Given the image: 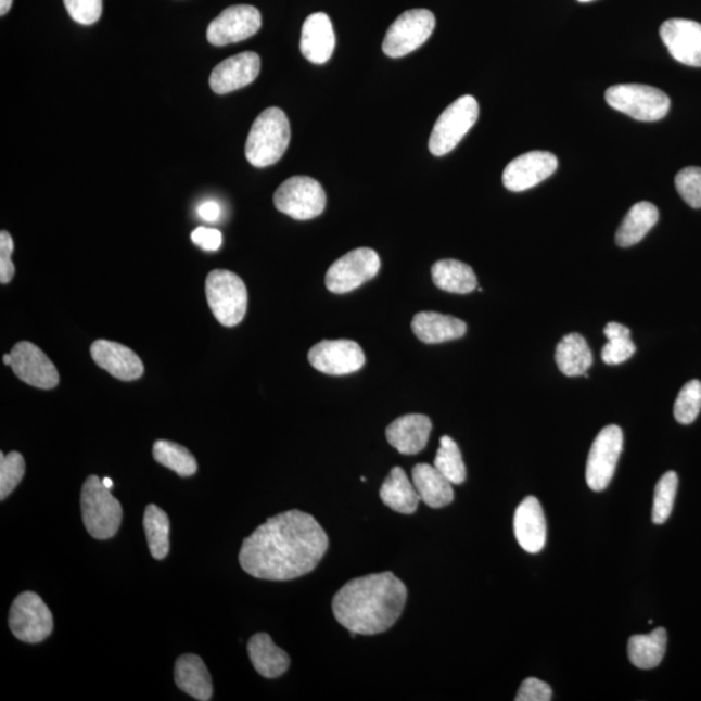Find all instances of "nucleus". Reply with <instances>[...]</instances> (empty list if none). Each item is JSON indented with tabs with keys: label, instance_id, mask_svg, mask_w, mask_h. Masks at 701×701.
<instances>
[{
	"label": "nucleus",
	"instance_id": "f257e3e1",
	"mask_svg": "<svg viewBox=\"0 0 701 701\" xmlns=\"http://www.w3.org/2000/svg\"><path fill=\"white\" fill-rule=\"evenodd\" d=\"M328 548V535L314 515L293 509L243 540L240 564L255 578L291 581L315 571Z\"/></svg>",
	"mask_w": 701,
	"mask_h": 701
},
{
	"label": "nucleus",
	"instance_id": "f03ea898",
	"mask_svg": "<svg viewBox=\"0 0 701 701\" xmlns=\"http://www.w3.org/2000/svg\"><path fill=\"white\" fill-rule=\"evenodd\" d=\"M407 595L406 585L392 572L351 579L335 594L334 616L349 633H385L400 619Z\"/></svg>",
	"mask_w": 701,
	"mask_h": 701
},
{
	"label": "nucleus",
	"instance_id": "7ed1b4c3",
	"mask_svg": "<svg viewBox=\"0 0 701 701\" xmlns=\"http://www.w3.org/2000/svg\"><path fill=\"white\" fill-rule=\"evenodd\" d=\"M290 123L281 109L264 110L251 127L246 157L256 168H266L281 161L290 143Z\"/></svg>",
	"mask_w": 701,
	"mask_h": 701
},
{
	"label": "nucleus",
	"instance_id": "20e7f679",
	"mask_svg": "<svg viewBox=\"0 0 701 701\" xmlns=\"http://www.w3.org/2000/svg\"><path fill=\"white\" fill-rule=\"evenodd\" d=\"M81 512L86 531L92 538L104 540L115 537L123 520V507L103 480L90 475L81 492Z\"/></svg>",
	"mask_w": 701,
	"mask_h": 701
},
{
	"label": "nucleus",
	"instance_id": "39448f33",
	"mask_svg": "<svg viewBox=\"0 0 701 701\" xmlns=\"http://www.w3.org/2000/svg\"><path fill=\"white\" fill-rule=\"evenodd\" d=\"M206 295L216 320L227 328L237 327L247 313L248 294L240 276L215 269L207 276Z\"/></svg>",
	"mask_w": 701,
	"mask_h": 701
},
{
	"label": "nucleus",
	"instance_id": "423d86ee",
	"mask_svg": "<svg viewBox=\"0 0 701 701\" xmlns=\"http://www.w3.org/2000/svg\"><path fill=\"white\" fill-rule=\"evenodd\" d=\"M606 101L613 110L623 112L638 122H659L671 109V99L652 86L627 84L611 86Z\"/></svg>",
	"mask_w": 701,
	"mask_h": 701
},
{
	"label": "nucleus",
	"instance_id": "0eeeda50",
	"mask_svg": "<svg viewBox=\"0 0 701 701\" xmlns=\"http://www.w3.org/2000/svg\"><path fill=\"white\" fill-rule=\"evenodd\" d=\"M480 116L477 99L464 95L442 112L429 140V150L435 156H443L458 145Z\"/></svg>",
	"mask_w": 701,
	"mask_h": 701
},
{
	"label": "nucleus",
	"instance_id": "6e6552de",
	"mask_svg": "<svg viewBox=\"0 0 701 701\" xmlns=\"http://www.w3.org/2000/svg\"><path fill=\"white\" fill-rule=\"evenodd\" d=\"M273 201L282 214L301 221L320 216L327 207L326 190L307 176L289 178L277 189Z\"/></svg>",
	"mask_w": 701,
	"mask_h": 701
},
{
	"label": "nucleus",
	"instance_id": "1a4fd4ad",
	"mask_svg": "<svg viewBox=\"0 0 701 701\" xmlns=\"http://www.w3.org/2000/svg\"><path fill=\"white\" fill-rule=\"evenodd\" d=\"M9 624L18 640L31 645L49 638L54 630V617L50 608L39 595L31 591L20 594L13 601Z\"/></svg>",
	"mask_w": 701,
	"mask_h": 701
},
{
	"label": "nucleus",
	"instance_id": "9d476101",
	"mask_svg": "<svg viewBox=\"0 0 701 701\" xmlns=\"http://www.w3.org/2000/svg\"><path fill=\"white\" fill-rule=\"evenodd\" d=\"M435 16L429 10H409L390 26L382 50L390 58H403L421 48L433 35Z\"/></svg>",
	"mask_w": 701,
	"mask_h": 701
},
{
	"label": "nucleus",
	"instance_id": "9b49d317",
	"mask_svg": "<svg viewBox=\"0 0 701 701\" xmlns=\"http://www.w3.org/2000/svg\"><path fill=\"white\" fill-rule=\"evenodd\" d=\"M624 448V434L617 425H608L595 438L586 466V481L594 492L611 484Z\"/></svg>",
	"mask_w": 701,
	"mask_h": 701
},
{
	"label": "nucleus",
	"instance_id": "f8f14e48",
	"mask_svg": "<svg viewBox=\"0 0 701 701\" xmlns=\"http://www.w3.org/2000/svg\"><path fill=\"white\" fill-rule=\"evenodd\" d=\"M380 269L381 259L374 250L356 248L329 268L326 277L327 288L334 294H347L374 279Z\"/></svg>",
	"mask_w": 701,
	"mask_h": 701
},
{
	"label": "nucleus",
	"instance_id": "ddd939ff",
	"mask_svg": "<svg viewBox=\"0 0 701 701\" xmlns=\"http://www.w3.org/2000/svg\"><path fill=\"white\" fill-rule=\"evenodd\" d=\"M260 28V11L254 5H231L209 24L207 39L214 46H228L253 37Z\"/></svg>",
	"mask_w": 701,
	"mask_h": 701
},
{
	"label": "nucleus",
	"instance_id": "4468645a",
	"mask_svg": "<svg viewBox=\"0 0 701 701\" xmlns=\"http://www.w3.org/2000/svg\"><path fill=\"white\" fill-rule=\"evenodd\" d=\"M308 361L321 373L345 375L360 370L366 364V355L354 341H322L309 349Z\"/></svg>",
	"mask_w": 701,
	"mask_h": 701
},
{
	"label": "nucleus",
	"instance_id": "2eb2a0df",
	"mask_svg": "<svg viewBox=\"0 0 701 701\" xmlns=\"http://www.w3.org/2000/svg\"><path fill=\"white\" fill-rule=\"evenodd\" d=\"M10 354L13 373L23 382L42 390H51L59 385L61 377L54 362L31 342L16 343Z\"/></svg>",
	"mask_w": 701,
	"mask_h": 701
},
{
	"label": "nucleus",
	"instance_id": "dca6fc26",
	"mask_svg": "<svg viewBox=\"0 0 701 701\" xmlns=\"http://www.w3.org/2000/svg\"><path fill=\"white\" fill-rule=\"evenodd\" d=\"M558 157L547 151H532L515 157L502 171V183L513 193L537 187L558 169Z\"/></svg>",
	"mask_w": 701,
	"mask_h": 701
},
{
	"label": "nucleus",
	"instance_id": "f3484780",
	"mask_svg": "<svg viewBox=\"0 0 701 701\" xmlns=\"http://www.w3.org/2000/svg\"><path fill=\"white\" fill-rule=\"evenodd\" d=\"M660 36L670 54L689 67H701V24L671 18L661 25Z\"/></svg>",
	"mask_w": 701,
	"mask_h": 701
},
{
	"label": "nucleus",
	"instance_id": "a211bd4d",
	"mask_svg": "<svg viewBox=\"0 0 701 701\" xmlns=\"http://www.w3.org/2000/svg\"><path fill=\"white\" fill-rule=\"evenodd\" d=\"M262 68L260 56L255 52H242L235 56L228 58L211 73V89L216 94H229L235 90L253 84L259 76Z\"/></svg>",
	"mask_w": 701,
	"mask_h": 701
},
{
	"label": "nucleus",
	"instance_id": "6ab92c4d",
	"mask_svg": "<svg viewBox=\"0 0 701 701\" xmlns=\"http://www.w3.org/2000/svg\"><path fill=\"white\" fill-rule=\"evenodd\" d=\"M92 360L111 375L122 381H136L144 373L140 356L120 343L98 340L90 347Z\"/></svg>",
	"mask_w": 701,
	"mask_h": 701
},
{
	"label": "nucleus",
	"instance_id": "aec40b11",
	"mask_svg": "<svg viewBox=\"0 0 701 701\" xmlns=\"http://www.w3.org/2000/svg\"><path fill=\"white\" fill-rule=\"evenodd\" d=\"M514 535L519 545L528 553L544 550L547 540V524L544 508L534 496H527L515 509Z\"/></svg>",
	"mask_w": 701,
	"mask_h": 701
},
{
	"label": "nucleus",
	"instance_id": "412c9836",
	"mask_svg": "<svg viewBox=\"0 0 701 701\" xmlns=\"http://www.w3.org/2000/svg\"><path fill=\"white\" fill-rule=\"evenodd\" d=\"M335 49V33L332 20L323 12L306 18L302 28L301 51L308 62L326 64Z\"/></svg>",
	"mask_w": 701,
	"mask_h": 701
},
{
	"label": "nucleus",
	"instance_id": "4be33fe9",
	"mask_svg": "<svg viewBox=\"0 0 701 701\" xmlns=\"http://www.w3.org/2000/svg\"><path fill=\"white\" fill-rule=\"evenodd\" d=\"M432 420L425 415L411 413L396 419L386 429V438L402 455H418L425 449Z\"/></svg>",
	"mask_w": 701,
	"mask_h": 701
},
{
	"label": "nucleus",
	"instance_id": "5701e85b",
	"mask_svg": "<svg viewBox=\"0 0 701 701\" xmlns=\"http://www.w3.org/2000/svg\"><path fill=\"white\" fill-rule=\"evenodd\" d=\"M178 689L196 700L208 701L214 696L211 674L204 661L193 653L182 654L175 665Z\"/></svg>",
	"mask_w": 701,
	"mask_h": 701
},
{
	"label": "nucleus",
	"instance_id": "b1692460",
	"mask_svg": "<svg viewBox=\"0 0 701 701\" xmlns=\"http://www.w3.org/2000/svg\"><path fill=\"white\" fill-rule=\"evenodd\" d=\"M412 330L426 345L459 340L467 333V323L454 316L420 313L413 317Z\"/></svg>",
	"mask_w": 701,
	"mask_h": 701
},
{
	"label": "nucleus",
	"instance_id": "393cba45",
	"mask_svg": "<svg viewBox=\"0 0 701 701\" xmlns=\"http://www.w3.org/2000/svg\"><path fill=\"white\" fill-rule=\"evenodd\" d=\"M251 663L264 678H279L289 671L290 658L266 633L255 634L247 645Z\"/></svg>",
	"mask_w": 701,
	"mask_h": 701
},
{
	"label": "nucleus",
	"instance_id": "a878e982",
	"mask_svg": "<svg viewBox=\"0 0 701 701\" xmlns=\"http://www.w3.org/2000/svg\"><path fill=\"white\" fill-rule=\"evenodd\" d=\"M412 482L420 499L429 507L438 509L454 501V485L434 466H416L412 469Z\"/></svg>",
	"mask_w": 701,
	"mask_h": 701
},
{
	"label": "nucleus",
	"instance_id": "bb28decb",
	"mask_svg": "<svg viewBox=\"0 0 701 701\" xmlns=\"http://www.w3.org/2000/svg\"><path fill=\"white\" fill-rule=\"evenodd\" d=\"M383 505L403 514H412L419 507L420 496L400 467H395L380 488Z\"/></svg>",
	"mask_w": 701,
	"mask_h": 701
},
{
	"label": "nucleus",
	"instance_id": "cd10ccee",
	"mask_svg": "<svg viewBox=\"0 0 701 701\" xmlns=\"http://www.w3.org/2000/svg\"><path fill=\"white\" fill-rule=\"evenodd\" d=\"M659 221V209L650 202L634 204L616 233L620 247H632L639 243Z\"/></svg>",
	"mask_w": 701,
	"mask_h": 701
},
{
	"label": "nucleus",
	"instance_id": "c85d7f7f",
	"mask_svg": "<svg viewBox=\"0 0 701 701\" xmlns=\"http://www.w3.org/2000/svg\"><path fill=\"white\" fill-rule=\"evenodd\" d=\"M435 286L453 294H469L477 289V276L466 263L446 259L436 262L432 268Z\"/></svg>",
	"mask_w": 701,
	"mask_h": 701
},
{
	"label": "nucleus",
	"instance_id": "c756f323",
	"mask_svg": "<svg viewBox=\"0 0 701 701\" xmlns=\"http://www.w3.org/2000/svg\"><path fill=\"white\" fill-rule=\"evenodd\" d=\"M555 359L560 372L568 377L586 374L594 362L590 347L578 333L568 334L559 342Z\"/></svg>",
	"mask_w": 701,
	"mask_h": 701
},
{
	"label": "nucleus",
	"instance_id": "7c9ffc66",
	"mask_svg": "<svg viewBox=\"0 0 701 701\" xmlns=\"http://www.w3.org/2000/svg\"><path fill=\"white\" fill-rule=\"evenodd\" d=\"M667 634L664 627H658L650 634L634 635L629 639L627 653L633 665L639 670H652L660 665L666 652Z\"/></svg>",
	"mask_w": 701,
	"mask_h": 701
},
{
	"label": "nucleus",
	"instance_id": "2f4dec72",
	"mask_svg": "<svg viewBox=\"0 0 701 701\" xmlns=\"http://www.w3.org/2000/svg\"><path fill=\"white\" fill-rule=\"evenodd\" d=\"M143 526L152 558L156 560L167 558L170 532L168 514L155 505H150L144 511Z\"/></svg>",
	"mask_w": 701,
	"mask_h": 701
},
{
	"label": "nucleus",
	"instance_id": "473e14b6",
	"mask_svg": "<svg viewBox=\"0 0 701 701\" xmlns=\"http://www.w3.org/2000/svg\"><path fill=\"white\" fill-rule=\"evenodd\" d=\"M154 459L165 468L171 469L180 477H191L197 471V462L187 447L170 441H156L152 448Z\"/></svg>",
	"mask_w": 701,
	"mask_h": 701
},
{
	"label": "nucleus",
	"instance_id": "72a5a7b5",
	"mask_svg": "<svg viewBox=\"0 0 701 701\" xmlns=\"http://www.w3.org/2000/svg\"><path fill=\"white\" fill-rule=\"evenodd\" d=\"M604 335L608 343L601 351V359L608 366H619L635 354V345L630 339V329L619 322L607 323Z\"/></svg>",
	"mask_w": 701,
	"mask_h": 701
},
{
	"label": "nucleus",
	"instance_id": "f704fd0d",
	"mask_svg": "<svg viewBox=\"0 0 701 701\" xmlns=\"http://www.w3.org/2000/svg\"><path fill=\"white\" fill-rule=\"evenodd\" d=\"M434 467L451 482L453 485L464 484L467 468L458 443L445 435L441 438V446L436 453Z\"/></svg>",
	"mask_w": 701,
	"mask_h": 701
},
{
	"label": "nucleus",
	"instance_id": "c9c22d12",
	"mask_svg": "<svg viewBox=\"0 0 701 701\" xmlns=\"http://www.w3.org/2000/svg\"><path fill=\"white\" fill-rule=\"evenodd\" d=\"M678 488V475L676 472H667L658 482L654 488L652 521L661 525L671 518L674 500H676Z\"/></svg>",
	"mask_w": 701,
	"mask_h": 701
},
{
	"label": "nucleus",
	"instance_id": "e433bc0d",
	"mask_svg": "<svg viewBox=\"0 0 701 701\" xmlns=\"http://www.w3.org/2000/svg\"><path fill=\"white\" fill-rule=\"evenodd\" d=\"M701 411V382L692 380L680 390L674 403V418L683 425H690Z\"/></svg>",
	"mask_w": 701,
	"mask_h": 701
},
{
	"label": "nucleus",
	"instance_id": "4c0bfd02",
	"mask_svg": "<svg viewBox=\"0 0 701 701\" xmlns=\"http://www.w3.org/2000/svg\"><path fill=\"white\" fill-rule=\"evenodd\" d=\"M25 460L16 451L0 454V499L4 500L24 479Z\"/></svg>",
	"mask_w": 701,
	"mask_h": 701
},
{
	"label": "nucleus",
	"instance_id": "58836bf2",
	"mask_svg": "<svg viewBox=\"0 0 701 701\" xmlns=\"http://www.w3.org/2000/svg\"><path fill=\"white\" fill-rule=\"evenodd\" d=\"M676 188L683 200L692 208H701V168L689 167L679 171Z\"/></svg>",
	"mask_w": 701,
	"mask_h": 701
},
{
	"label": "nucleus",
	"instance_id": "ea45409f",
	"mask_svg": "<svg viewBox=\"0 0 701 701\" xmlns=\"http://www.w3.org/2000/svg\"><path fill=\"white\" fill-rule=\"evenodd\" d=\"M63 2L69 16L78 24L92 25L102 16V0H63Z\"/></svg>",
	"mask_w": 701,
	"mask_h": 701
},
{
	"label": "nucleus",
	"instance_id": "a19ab883",
	"mask_svg": "<svg viewBox=\"0 0 701 701\" xmlns=\"http://www.w3.org/2000/svg\"><path fill=\"white\" fill-rule=\"evenodd\" d=\"M13 250H15V243L9 231L3 230L0 233V282L3 284L11 282L16 272L11 260Z\"/></svg>",
	"mask_w": 701,
	"mask_h": 701
},
{
	"label": "nucleus",
	"instance_id": "79ce46f5",
	"mask_svg": "<svg viewBox=\"0 0 701 701\" xmlns=\"http://www.w3.org/2000/svg\"><path fill=\"white\" fill-rule=\"evenodd\" d=\"M552 699V690L550 685L544 683L538 678H527L522 683L518 697V701H550Z\"/></svg>",
	"mask_w": 701,
	"mask_h": 701
},
{
	"label": "nucleus",
	"instance_id": "37998d69",
	"mask_svg": "<svg viewBox=\"0 0 701 701\" xmlns=\"http://www.w3.org/2000/svg\"><path fill=\"white\" fill-rule=\"evenodd\" d=\"M191 241L203 250L217 251L221 247L222 234L220 230L200 227L191 233Z\"/></svg>",
	"mask_w": 701,
	"mask_h": 701
},
{
	"label": "nucleus",
	"instance_id": "c03bdc74",
	"mask_svg": "<svg viewBox=\"0 0 701 701\" xmlns=\"http://www.w3.org/2000/svg\"><path fill=\"white\" fill-rule=\"evenodd\" d=\"M197 215L203 218L204 221L215 222L221 216V207L214 201L204 202L197 208Z\"/></svg>",
	"mask_w": 701,
	"mask_h": 701
},
{
	"label": "nucleus",
	"instance_id": "a18cd8bd",
	"mask_svg": "<svg viewBox=\"0 0 701 701\" xmlns=\"http://www.w3.org/2000/svg\"><path fill=\"white\" fill-rule=\"evenodd\" d=\"M13 0H0V15L4 16L11 10Z\"/></svg>",
	"mask_w": 701,
	"mask_h": 701
},
{
	"label": "nucleus",
	"instance_id": "49530a36",
	"mask_svg": "<svg viewBox=\"0 0 701 701\" xmlns=\"http://www.w3.org/2000/svg\"><path fill=\"white\" fill-rule=\"evenodd\" d=\"M103 484L105 487H109L110 490L112 487H114V482H112V480L109 477L103 479Z\"/></svg>",
	"mask_w": 701,
	"mask_h": 701
},
{
	"label": "nucleus",
	"instance_id": "de8ad7c7",
	"mask_svg": "<svg viewBox=\"0 0 701 701\" xmlns=\"http://www.w3.org/2000/svg\"><path fill=\"white\" fill-rule=\"evenodd\" d=\"M3 362L5 364V366H10V367H11V362H12L11 354H5V355L3 356Z\"/></svg>",
	"mask_w": 701,
	"mask_h": 701
},
{
	"label": "nucleus",
	"instance_id": "09e8293b",
	"mask_svg": "<svg viewBox=\"0 0 701 701\" xmlns=\"http://www.w3.org/2000/svg\"><path fill=\"white\" fill-rule=\"evenodd\" d=\"M578 2H581V3H588V2H592V0H578Z\"/></svg>",
	"mask_w": 701,
	"mask_h": 701
}]
</instances>
